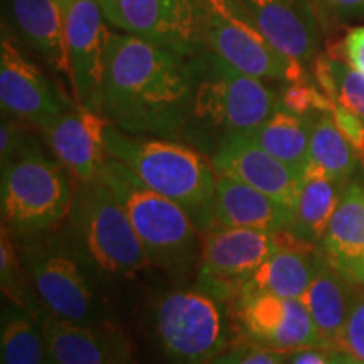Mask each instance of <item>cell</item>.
<instances>
[{
    "label": "cell",
    "instance_id": "cell-1",
    "mask_svg": "<svg viewBox=\"0 0 364 364\" xmlns=\"http://www.w3.org/2000/svg\"><path fill=\"white\" fill-rule=\"evenodd\" d=\"M98 112L130 135H188L193 112L191 58L127 33H112Z\"/></svg>",
    "mask_w": 364,
    "mask_h": 364
},
{
    "label": "cell",
    "instance_id": "cell-2",
    "mask_svg": "<svg viewBox=\"0 0 364 364\" xmlns=\"http://www.w3.org/2000/svg\"><path fill=\"white\" fill-rule=\"evenodd\" d=\"M105 144L107 152L130 167L145 186L179 204L199 231L215 223L218 174L201 152L169 139L130 135L112 124Z\"/></svg>",
    "mask_w": 364,
    "mask_h": 364
},
{
    "label": "cell",
    "instance_id": "cell-3",
    "mask_svg": "<svg viewBox=\"0 0 364 364\" xmlns=\"http://www.w3.org/2000/svg\"><path fill=\"white\" fill-rule=\"evenodd\" d=\"M98 177L125 209L152 265L176 275H188L199 268L203 238L179 204L145 186L130 167L110 154Z\"/></svg>",
    "mask_w": 364,
    "mask_h": 364
},
{
    "label": "cell",
    "instance_id": "cell-4",
    "mask_svg": "<svg viewBox=\"0 0 364 364\" xmlns=\"http://www.w3.org/2000/svg\"><path fill=\"white\" fill-rule=\"evenodd\" d=\"M193 112L186 139L248 134L282 107L280 97L262 80L236 70L204 48L191 58ZM220 145V144H218Z\"/></svg>",
    "mask_w": 364,
    "mask_h": 364
},
{
    "label": "cell",
    "instance_id": "cell-5",
    "mask_svg": "<svg viewBox=\"0 0 364 364\" xmlns=\"http://www.w3.org/2000/svg\"><path fill=\"white\" fill-rule=\"evenodd\" d=\"M59 230L98 277L129 279L152 263L125 209L100 177L76 182L70 215Z\"/></svg>",
    "mask_w": 364,
    "mask_h": 364
},
{
    "label": "cell",
    "instance_id": "cell-6",
    "mask_svg": "<svg viewBox=\"0 0 364 364\" xmlns=\"http://www.w3.org/2000/svg\"><path fill=\"white\" fill-rule=\"evenodd\" d=\"M14 236L27 279L46 312L78 324L107 321L98 292L100 277L59 228Z\"/></svg>",
    "mask_w": 364,
    "mask_h": 364
},
{
    "label": "cell",
    "instance_id": "cell-7",
    "mask_svg": "<svg viewBox=\"0 0 364 364\" xmlns=\"http://www.w3.org/2000/svg\"><path fill=\"white\" fill-rule=\"evenodd\" d=\"M149 327L167 364H213L226 351L231 332L225 302L199 289L159 295Z\"/></svg>",
    "mask_w": 364,
    "mask_h": 364
},
{
    "label": "cell",
    "instance_id": "cell-8",
    "mask_svg": "<svg viewBox=\"0 0 364 364\" xmlns=\"http://www.w3.org/2000/svg\"><path fill=\"white\" fill-rule=\"evenodd\" d=\"M0 211L2 226L12 235L59 228L70 215V172L36 149L2 164Z\"/></svg>",
    "mask_w": 364,
    "mask_h": 364
},
{
    "label": "cell",
    "instance_id": "cell-9",
    "mask_svg": "<svg viewBox=\"0 0 364 364\" xmlns=\"http://www.w3.org/2000/svg\"><path fill=\"white\" fill-rule=\"evenodd\" d=\"M201 29L208 49L253 78L307 81L302 63L273 48L240 0H201Z\"/></svg>",
    "mask_w": 364,
    "mask_h": 364
},
{
    "label": "cell",
    "instance_id": "cell-10",
    "mask_svg": "<svg viewBox=\"0 0 364 364\" xmlns=\"http://www.w3.org/2000/svg\"><path fill=\"white\" fill-rule=\"evenodd\" d=\"M277 233L216 223L209 226L203 235L196 289L233 304L253 273L279 248Z\"/></svg>",
    "mask_w": 364,
    "mask_h": 364
},
{
    "label": "cell",
    "instance_id": "cell-11",
    "mask_svg": "<svg viewBox=\"0 0 364 364\" xmlns=\"http://www.w3.org/2000/svg\"><path fill=\"white\" fill-rule=\"evenodd\" d=\"M105 19L127 34L193 58L203 51L201 0H100Z\"/></svg>",
    "mask_w": 364,
    "mask_h": 364
},
{
    "label": "cell",
    "instance_id": "cell-12",
    "mask_svg": "<svg viewBox=\"0 0 364 364\" xmlns=\"http://www.w3.org/2000/svg\"><path fill=\"white\" fill-rule=\"evenodd\" d=\"M247 343L277 353L322 348L321 336L302 299L272 294H241L231 304Z\"/></svg>",
    "mask_w": 364,
    "mask_h": 364
},
{
    "label": "cell",
    "instance_id": "cell-13",
    "mask_svg": "<svg viewBox=\"0 0 364 364\" xmlns=\"http://www.w3.org/2000/svg\"><path fill=\"white\" fill-rule=\"evenodd\" d=\"M70 83L76 105L98 112L105 58L112 33L105 24L100 0H70L63 9ZM100 113V112H98Z\"/></svg>",
    "mask_w": 364,
    "mask_h": 364
},
{
    "label": "cell",
    "instance_id": "cell-14",
    "mask_svg": "<svg viewBox=\"0 0 364 364\" xmlns=\"http://www.w3.org/2000/svg\"><path fill=\"white\" fill-rule=\"evenodd\" d=\"M0 105L4 115L24 120L41 132L70 110L44 71L6 34L0 43Z\"/></svg>",
    "mask_w": 364,
    "mask_h": 364
},
{
    "label": "cell",
    "instance_id": "cell-15",
    "mask_svg": "<svg viewBox=\"0 0 364 364\" xmlns=\"http://www.w3.org/2000/svg\"><path fill=\"white\" fill-rule=\"evenodd\" d=\"M49 364H135L127 336L108 321L78 324L43 311Z\"/></svg>",
    "mask_w": 364,
    "mask_h": 364
},
{
    "label": "cell",
    "instance_id": "cell-16",
    "mask_svg": "<svg viewBox=\"0 0 364 364\" xmlns=\"http://www.w3.org/2000/svg\"><path fill=\"white\" fill-rule=\"evenodd\" d=\"M273 48L307 65L322 44V19L312 0H240Z\"/></svg>",
    "mask_w": 364,
    "mask_h": 364
},
{
    "label": "cell",
    "instance_id": "cell-17",
    "mask_svg": "<svg viewBox=\"0 0 364 364\" xmlns=\"http://www.w3.org/2000/svg\"><path fill=\"white\" fill-rule=\"evenodd\" d=\"M211 161L218 177L245 182L292 209L304 174L273 157L245 135H230L221 140Z\"/></svg>",
    "mask_w": 364,
    "mask_h": 364
},
{
    "label": "cell",
    "instance_id": "cell-18",
    "mask_svg": "<svg viewBox=\"0 0 364 364\" xmlns=\"http://www.w3.org/2000/svg\"><path fill=\"white\" fill-rule=\"evenodd\" d=\"M108 124L102 113L76 105L75 110L63 113L49 129L43 130L49 149L76 182L98 179L108 156L105 144Z\"/></svg>",
    "mask_w": 364,
    "mask_h": 364
},
{
    "label": "cell",
    "instance_id": "cell-19",
    "mask_svg": "<svg viewBox=\"0 0 364 364\" xmlns=\"http://www.w3.org/2000/svg\"><path fill=\"white\" fill-rule=\"evenodd\" d=\"M279 248L243 287L241 294H272L282 299H302L322 263L317 245L299 240L290 231H279ZM240 294V295H241Z\"/></svg>",
    "mask_w": 364,
    "mask_h": 364
},
{
    "label": "cell",
    "instance_id": "cell-20",
    "mask_svg": "<svg viewBox=\"0 0 364 364\" xmlns=\"http://www.w3.org/2000/svg\"><path fill=\"white\" fill-rule=\"evenodd\" d=\"M16 34L56 75L70 80L65 14L56 0H9Z\"/></svg>",
    "mask_w": 364,
    "mask_h": 364
},
{
    "label": "cell",
    "instance_id": "cell-21",
    "mask_svg": "<svg viewBox=\"0 0 364 364\" xmlns=\"http://www.w3.org/2000/svg\"><path fill=\"white\" fill-rule=\"evenodd\" d=\"M290 215L292 209L287 204L262 191L230 177H218L215 193L216 225L277 233L287 230Z\"/></svg>",
    "mask_w": 364,
    "mask_h": 364
},
{
    "label": "cell",
    "instance_id": "cell-22",
    "mask_svg": "<svg viewBox=\"0 0 364 364\" xmlns=\"http://www.w3.org/2000/svg\"><path fill=\"white\" fill-rule=\"evenodd\" d=\"M318 250L332 267L359 285L364 272V189L356 182L346 186Z\"/></svg>",
    "mask_w": 364,
    "mask_h": 364
},
{
    "label": "cell",
    "instance_id": "cell-23",
    "mask_svg": "<svg viewBox=\"0 0 364 364\" xmlns=\"http://www.w3.org/2000/svg\"><path fill=\"white\" fill-rule=\"evenodd\" d=\"M358 287L356 282L322 257L321 267L304 294L302 302L311 312L326 351H341L344 326Z\"/></svg>",
    "mask_w": 364,
    "mask_h": 364
},
{
    "label": "cell",
    "instance_id": "cell-24",
    "mask_svg": "<svg viewBox=\"0 0 364 364\" xmlns=\"http://www.w3.org/2000/svg\"><path fill=\"white\" fill-rule=\"evenodd\" d=\"M348 184L309 164L300 181L287 231L311 245L321 243Z\"/></svg>",
    "mask_w": 364,
    "mask_h": 364
},
{
    "label": "cell",
    "instance_id": "cell-25",
    "mask_svg": "<svg viewBox=\"0 0 364 364\" xmlns=\"http://www.w3.org/2000/svg\"><path fill=\"white\" fill-rule=\"evenodd\" d=\"M241 135L300 174L311 162V117H299L280 107L257 129Z\"/></svg>",
    "mask_w": 364,
    "mask_h": 364
},
{
    "label": "cell",
    "instance_id": "cell-26",
    "mask_svg": "<svg viewBox=\"0 0 364 364\" xmlns=\"http://www.w3.org/2000/svg\"><path fill=\"white\" fill-rule=\"evenodd\" d=\"M2 364H49L38 314L4 299L0 329Z\"/></svg>",
    "mask_w": 364,
    "mask_h": 364
},
{
    "label": "cell",
    "instance_id": "cell-27",
    "mask_svg": "<svg viewBox=\"0 0 364 364\" xmlns=\"http://www.w3.org/2000/svg\"><path fill=\"white\" fill-rule=\"evenodd\" d=\"M309 154H311L309 164L346 184L358 167V150L341 134L331 113H316L311 117Z\"/></svg>",
    "mask_w": 364,
    "mask_h": 364
},
{
    "label": "cell",
    "instance_id": "cell-28",
    "mask_svg": "<svg viewBox=\"0 0 364 364\" xmlns=\"http://www.w3.org/2000/svg\"><path fill=\"white\" fill-rule=\"evenodd\" d=\"M316 76L318 88L332 102L343 105L364 122V75L346 59L322 56L316 59Z\"/></svg>",
    "mask_w": 364,
    "mask_h": 364
},
{
    "label": "cell",
    "instance_id": "cell-29",
    "mask_svg": "<svg viewBox=\"0 0 364 364\" xmlns=\"http://www.w3.org/2000/svg\"><path fill=\"white\" fill-rule=\"evenodd\" d=\"M21 122V120H19ZM12 118H2L0 127V166L12 159L39 149L31 132Z\"/></svg>",
    "mask_w": 364,
    "mask_h": 364
},
{
    "label": "cell",
    "instance_id": "cell-30",
    "mask_svg": "<svg viewBox=\"0 0 364 364\" xmlns=\"http://www.w3.org/2000/svg\"><path fill=\"white\" fill-rule=\"evenodd\" d=\"M341 351L351 354L364 363V289L361 285L354 294L351 311L346 321Z\"/></svg>",
    "mask_w": 364,
    "mask_h": 364
},
{
    "label": "cell",
    "instance_id": "cell-31",
    "mask_svg": "<svg viewBox=\"0 0 364 364\" xmlns=\"http://www.w3.org/2000/svg\"><path fill=\"white\" fill-rule=\"evenodd\" d=\"M280 354L282 353L247 343L226 349L221 356L213 361V364H284Z\"/></svg>",
    "mask_w": 364,
    "mask_h": 364
},
{
    "label": "cell",
    "instance_id": "cell-32",
    "mask_svg": "<svg viewBox=\"0 0 364 364\" xmlns=\"http://www.w3.org/2000/svg\"><path fill=\"white\" fill-rule=\"evenodd\" d=\"M321 19L351 22L364 19V0H312Z\"/></svg>",
    "mask_w": 364,
    "mask_h": 364
},
{
    "label": "cell",
    "instance_id": "cell-33",
    "mask_svg": "<svg viewBox=\"0 0 364 364\" xmlns=\"http://www.w3.org/2000/svg\"><path fill=\"white\" fill-rule=\"evenodd\" d=\"M343 54L354 70L364 75V26L354 27L343 41Z\"/></svg>",
    "mask_w": 364,
    "mask_h": 364
},
{
    "label": "cell",
    "instance_id": "cell-34",
    "mask_svg": "<svg viewBox=\"0 0 364 364\" xmlns=\"http://www.w3.org/2000/svg\"><path fill=\"white\" fill-rule=\"evenodd\" d=\"M332 351L321 348H307L294 351L290 364H332Z\"/></svg>",
    "mask_w": 364,
    "mask_h": 364
},
{
    "label": "cell",
    "instance_id": "cell-35",
    "mask_svg": "<svg viewBox=\"0 0 364 364\" xmlns=\"http://www.w3.org/2000/svg\"><path fill=\"white\" fill-rule=\"evenodd\" d=\"M332 364H364L363 361H359L358 358L351 356V354L344 353V351H332Z\"/></svg>",
    "mask_w": 364,
    "mask_h": 364
},
{
    "label": "cell",
    "instance_id": "cell-36",
    "mask_svg": "<svg viewBox=\"0 0 364 364\" xmlns=\"http://www.w3.org/2000/svg\"><path fill=\"white\" fill-rule=\"evenodd\" d=\"M56 2L59 4V6H61V9H65V7H66V4L70 2V0H56Z\"/></svg>",
    "mask_w": 364,
    "mask_h": 364
},
{
    "label": "cell",
    "instance_id": "cell-37",
    "mask_svg": "<svg viewBox=\"0 0 364 364\" xmlns=\"http://www.w3.org/2000/svg\"><path fill=\"white\" fill-rule=\"evenodd\" d=\"M359 285H361V287H363V289H364V272H363L361 279H359Z\"/></svg>",
    "mask_w": 364,
    "mask_h": 364
},
{
    "label": "cell",
    "instance_id": "cell-38",
    "mask_svg": "<svg viewBox=\"0 0 364 364\" xmlns=\"http://www.w3.org/2000/svg\"><path fill=\"white\" fill-rule=\"evenodd\" d=\"M361 161H363V164H364V156H363V157H361Z\"/></svg>",
    "mask_w": 364,
    "mask_h": 364
}]
</instances>
